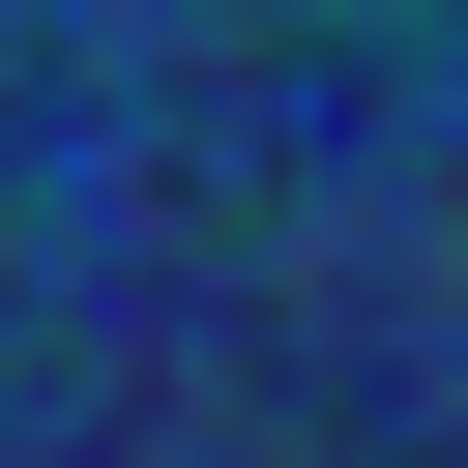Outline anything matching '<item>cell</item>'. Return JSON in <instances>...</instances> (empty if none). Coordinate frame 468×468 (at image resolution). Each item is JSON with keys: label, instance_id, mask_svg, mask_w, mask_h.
Returning a JSON list of instances; mask_svg holds the SVG:
<instances>
[]
</instances>
